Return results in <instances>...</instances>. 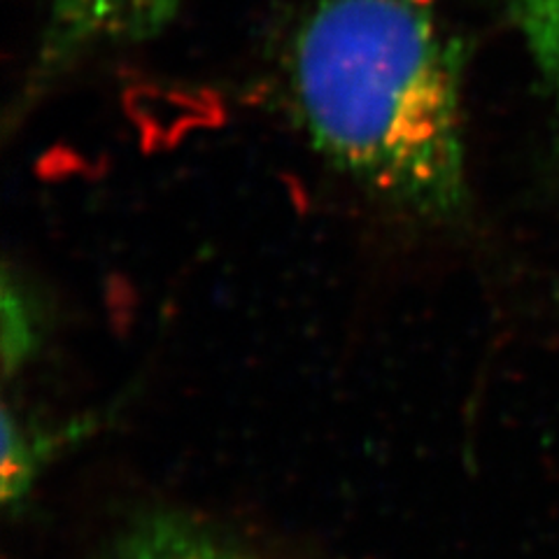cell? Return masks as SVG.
<instances>
[{
    "instance_id": "obj_3",
    "label": "cell",
    "mask_w": 559,
    "mask_h": 559,
    "mask_svg": "<svg viewBox=\"0 0 559 559\" xmlns=\"http://www.w3.org/2000/svg\"><path fill=\"white\" fill-rule=\"evenodd\" d=\"M119 559H259L250 550L180 513H152L121 538Z\"/></svg>"
},
{
    "instance_id": "obj_5",
    "label": "cell",
    "mask_w": 559,
    "mask_h": 559,
    "mask_svg": "<svg viewBox=\"0 0 559 559\" xmlns=\"http://www.w3.org/2000/svg\"><path fill=\"white\" fill-rule=\"evenodd\" d=\"M511 10L559 110V0H511Z\"/></svg>"
},
{
    "instance_id": "obj_2",
    "label": "cell",
    "mask_w": 559,
    "mask_h": 559,
    "mask_svg": "<svg viewBox=\"0 0 559 559\" xmlns=\"http://www.w3.org/2000/svg\"><path fill=\"white\" fill-rule=\"evenodd\" d=\"M187 0H47L38 47L22 86L38 103L75 68L108 51L143 45L178 20Z\"/></svg>"
},
{
    "instance_id": "obj_1",
    "label": "cell",
    "mask_w": 559,
    "mask_h": 559,
    "mask_svg": "<svg viewBox=\"0 0 559 559\" xmlns=\"http://www.w3.org/2000/svg\"><path fill=\"white\" fill-rule=\"evenodd\" d=\"M285 82L312 150L364 194L423 222L462 213L464 55L433 0H310Z\"/></svg>"
},
{
    "instance_id": "obj_6",
    "label": "cell",
    "mask_w": 559,
    "mask_h": 559,
    "mask_svg": "<svg viewBox=\"0 0 559 559\" xmlns=\"http://www.w3.org/2000/svg\"><path fill=\"white\" fill-rule=\"evenodd\" d=\"M38 310L33 306L31 294L20 280L5 273L3 280V364L5 373L12 376L16 369L35 355L38 349Z\"/></svg>"
},
{
    "instance_id": "obj_4",
    "label": "cell",
    "mask_w": 559,
    "mask_h": 559,
    "mask_svg": "<svg viewBox=\"0 0 559 559\" xmlns=\"http://www.w3.org/2000/svg\"><path fill=\"white\" fill-rule=\"evenodd\" d=\"M80 429L47 431L33 427L20 415L5 408L3 415V501L10 506L22 501L28 489L33 487L38 471L47 464L49 454L55 448L63 445L68 436L78 433Z\"/></svg>"
}]
</instances>
